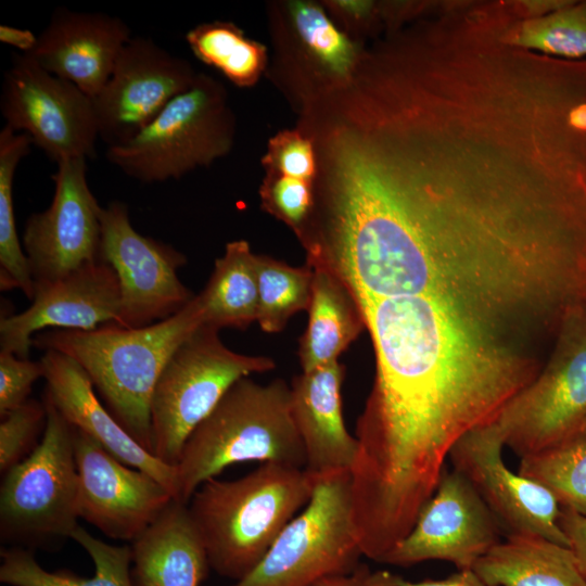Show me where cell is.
Here are the masks:
<instances>
[{
  "instance_id": "obj_37",
  "label": "cell",
  "mask_w": 586,
  "mask_h": 586,
  "mask_svg": "<svg viewBox=\"0 0 586 586\" xmlns=\"http://www.w3.org/2000/svg\"><path fill=\"white\" fill-rule=\"evenodd\" d=\"M559 525L568 537L569 547L586 583V514L561 508Z\"/></svg>"
},
{
  "instance_id": "obj_30",
  "label": "cell",
  "mask_w": 586,
  "mask_h": 586,
  "mask_svg": "<svg viewBox=\"0 0 586 586\" xmlns=\"http://www.w3.org/2000/svg\"><path fill=\"white\" fill-rule=\"evenodd\" d=\"M518 472L547 487L561 508L586 514V437L522 457Z\"/></svg>"
},
{
  "instance_id": "obj_20",
  "label": "cell",
  "mask_w": 586,
  "mask_h": 586,
  "mask_svg": "<svg viewBox=\"0 0 586 586\" xmlns=\"http://www.w3.org/2000/svg\"><path fill=\"white\" fill-rule=\"evenodd\" d=\"M345 367L339 360L302 371L291 388V411L302 440L305 470L314 476L352 470L358 443L345 426L341 387Z\"/></svg>"
},
{
  "instance_id": "obj_14",
  "label": "cell",
  "mask_w": 586,
  "mask_h": 586,
  "mask_svg": "<svg viewBox=\"0 0 586 586\" xmlns=\"http://www.w3.org/2000/svg\"><path fill=\"white\" fill-rule=\"evenodd\" d=\"M52 180L50 206L28 217L22 238L35 286L99 259L102 206L87 181V160L56 163Z\"/></svg>"
},
{
  "instance_id": "obj_38",
  "label": "cell",
  "mask_w": 586,
  "mask_h": 586,
  "mask_svg": "<svg viewBox=\"0 0 586 586\" xmlns=\"http://www.w3.org/2000/svg\"><path fill=\"white\" fill-rule=\"evenodd\" d=\"M0 41L21 50V53L27 54L36 47L38 37L29 29L1 24Z\"/></svg>"
},
{
  "instance_id": "obj_21",
  "label": "cell",
  "mask_w": 586,
  "mask_h": 586,
  "mask_svg": "<svg viewBox=\"0 0 586 586\" xmlns=\"http://www.w3.org/2000/svg\"><path fill=\"white\" fill-rule=\"evenodd\" d=\"M130 547L132 586H201L212 570L188 504L175 498Z\"/></svg>"
},
{
  "instance_id": "obj_23",
  "label": "cell",
  "mask_w": 586,
  "mask_h": 586,
  "mask_svg": "<svg viewBox=\"0 0 586 586\" xmlns=\"http://www.w3.org/2000/svg\"><path fill=\"white\" fill-rule=\"evenodd\" d=\"M313 267L308 323L300 339L302 371L336 361L365 328L358 306L342 282L322 264Z\"/></svg>"
},
{
  "instance_id": "obj_19",
  "label": "cell",
  "mask_w": 586,
  "mask_h": 586,
  "mask_svg": "<svg viewBox=\"0 0 586 586\" xmlns=\"http://www.w3.org/2000/svg\"><path fill=\"white\" fill-rule=\"evenodd\" d=\"M43 395L64 419L122 462L146 472L176 497V469L140 445L104 407L86 372L69 357L44 351Z\"/></svg>"
},
{
  "instance_id": "obj_5",
  "label": "cell",
  "mask_w": 586,
  "mask_h": 586,
  "mask_svg": "<svg viewBox=\"0 0 586 586\" xmlns=\"http://www.w3.org/2000/svg\"><path fill=\"white\" fill-rule=\"evenodd\" d=\"M43 437L35 451L2 475L0 537L5 547H56L78 525V475L73 426L48 397Z\"/></svg>"
},
{
  "instance_id": "obj_32",
  "label": "cell",
  "mask_w": 586,
  "mask_h": 586,
  "mask_svg": "<svg viewBox=\"0 0 586 586\" xmlns=\"http://www.w3.org/2000/svg\"><path fill=\"white\" fill-rule=\"evenodd\" d=\"M47 424V409L42 402L28 399L8 412L0 423V472L24 461L38 447Z\"/></svg>"
},
{
  "instance_id": "obj_35",
  "label": "cell",
  "mask_w": 586,
  "mask_h": 586,
  "mask_svg": "<svg viewBox=\"0 0 586 586\" xmlns=\"http://www.w3.org/2000/svg\"><path fill=\"white\" fill-rule=\"evenodd\" d=\"M322 5L335 25L358 41L380 33L384 24L381 5L373 1L328 0Z\"/></svg>"
},
{
  "instance_id": "obj_18",
  "label": "cell",
  "mask_w": 586,
  "mask_h": 586,
  "mask_svg": "<svg viewBox=\"0 0 586 586\" xmlns=\"http://www.w3.org/2000/svg\"><path fill=\"white\" fill-rule=\"evenodd\" d=\"M130 38L129 26L117 16L58 8L27 55L93 99Z\"/></svg>"
},
{
  "instance_id": "obj_39",
  "label": "cell",
  "mask_w": 586,
  "mask_h": 586,
  "mask_svg": "<svg viewBox=\"0 0 586 586\" xmlns=\"http://www.w3.org/2000/svg\"><path fill=\"white\" fill-rule=\"evenodd\" d=\"M366 568L359 564L352 573L326 577L311 586H372L366 579Z\"/></svg>"
},
{
  "instance_id": "obj_2",
  "label": "cell",
  "mask_w": 586,
  "mask_h": 586,
  "mask_svg": "<svg viewBox=\"0 0 586 586\" xmlns=\"http://www.w3.org/2000/svg\"><path fill=\"white\" fill-rule=\"evenodd\" d=\"M315 480L305 469L264 462L235 480L204 482L188 506L211 569L234 582L252 572L308 504Z\"/></svg>"
},
{
  "instance_id": "obj_17",
  "label": "cell",
  "mask_w": 586,
  "mask_h": 586,
  "mask_svg": "<svg viewBox=\"0 0 586 586\" xmlns=\"http://www.w3.org/2000/svg\"><path fill=\"white\" fill-rule=\"evenodd\" d=\"M31 301L26 310L0 320L1 351L20 358H28L33 337L41 331H87L119 322V281L113 267L101 259L36 285Z\"/></svg>"
},
{
  "instance_id": "obj_11",
  "label": "cell",
  "mask_w": 586,
  "mask_h": 586,
  "mask_svg": "<svg viewBox=\"0 0 586 586\" xmlns=\"http://www.w3.org/2000/svg\"><path fill=\"white\" fill-rule=\"evenodd\" d=\"M99 259L115 270L120 288L118 326L142 328L180 311L195 296L178 278L186 256L169 244L140 234L126 204L114 201L100 213Z\"/></svg>"
},
{
  "instance_id": "obj_7",
  "label": "cell",
  "mask_w": 586,
  "mask_h": 586,
  "mask_svg": "<svg viewBox=\"0 0 586 586\" xmlns=\"http://www.w3.org/2000/svg\"><path fill=\"white\" fill-rule=\"evenodd\" d=\"M364 556L349 470L316 476L311 497L262 561L231 586H311L354 572Z\"/></svg>"
},
{
  "instance_id": "obj_4",
  "label": "cell",
  "mask_w": 586,
  "mask_h": 586,
  "mask_svg": "<svg viewBox=\"0 0 586 586\" xmlns=\"http://www.w3.org/2000/svg\"><path fill=\"white\" fill-rule=\"evenodd\" d=\"M235 118L225 86L199 73L194 84L129 141L105 151L109 163L144 183L180 179L227 155Z\"/></svg>"
},
{
  "instance_id": "obj_6",
  "label": "cell",
  "mask_w": 586,
  "mask_h": 586,
  "mask_svg": "<svg viewBox=\"0 0 586 586\" xmlns=\"http://www.w3.org/2000/svg\"><path fill=\"white\" fill-rule=\"evenodd\" d=\"M214 328L202 326L171 355L151 404L152 454L175 467L193 430L240 379L270 371L273 359L228 348Z\"/></svg>"
},
{
  "instance_id": "obj_36",
  "label": "cell",
  "mask_w": 586,
  "mask_h": 586,
  "mask_svg": "<svg viewBox=\"0 0 586 586\" xmlns=\"http://www.w3.org/2000/svg\"><path fill=\"white\" fill-rule=\"evenodd\" d=\"M365 576L372 586H487L472 569L457 570L456 573L441 579L410 581L390 571L371 572L366 568Z\"/></svg>"
},
{
  "instance_id": "obj_10",
  "label": "cell",
  "mask_w": 586,
  "mask_h": 586,
  "mask_svg": "<svg viewBox=\"0 0 586 586\" xmlns=\"http://www.w3.org/2000/svg\"><path fill=\"white\" fill-rule=\"evenodd\" d=\"M0 111L4 125L28 135L55 163L95 155L99 129L92 98L27 54H12L3 74Z\"/></svg>"
},
{
  "instance_id": "obj_1",
  "label": "cell",
  "mask_w": 586,
  "mask_h": 586,
  "mask_svg": "<svg viewBox=\"0 0 586 586\" xmlns=\"http://www.w3.org/2000/svg\"><path fill=\"white\" fill-rule=\"evenodd\" d=\"M203 324V308L195 295L177 314L146 327L110 323L87 331L49 329L34 335L33 346L76 361L112 416L152 453L154 387L171 355Z\"/></svg>"
},
{
  "instance_id": "obj_9",
  "label": "cell",
  "mask_w": 586,
  "mask_h": 586,
  "mask_svg": "<svg viewBox=\"0 0 586 586\" xmlns=\"http://www.w3.org/2000/svg\"><path fill=\"white\" fill-rule=\"evenodd\" d=\"M269 16L271 76L298 107L353 81L367 48L337 27L322 3L276 2Z\"/></svg>"
},
{
  "instance_id": "obj_3",
  "label": "cell",
  "mask_w": 586,
  "mask_h": 586,
  "mask_svg": "<svg viewBox=\"0 0 586 586\" xmlns=\"http://www.w3.org/2000/svg\"><path fill=\"white\" fill-rule=\"evenodd\" d=\"M245 461L304 469L305 450L282 379L259 384L240 379L193 430L175 466V499L189 504L195 491L227 467Z\"/></svg>"
},
{
  "instance_id": "obj_28",
  "label": "cell",
  "mask_w": 586,
  "mask_h": 586,
  "mask_svg": "<svg viewBox=\"0 0 586 586\" xmlns=\"http://www.w3.org/2000/svg\"><path fill=\"white\" fill-rule=\"evenodd\" d=\"M514 3L506 30L510 44L565 60L586 59V0L566 1L536 16L526 15L522 1Z\"/></svg>"
},
{
  "instance_id": "obj_29",
  "label": "cell",
  "mask_w": 586,
  "mask_h": 586,
  "mask_svg": "<svg viewBox=\"0 0 586 586\" xmlns=\"http://www.w3.org/2000/svg\"><path fill=\"white\" fill-rule=\"evenodd\" d=\"M258 283L257 322L263 331L276 333L289 319L307 310L311 298L313 267H293L268 255H256Z\"/></svg>"
},
{
  "instance_id": "obj_31",
  "label": "cell",
  "mask_w": 586,
  "mask_h": 586,
  "mask_svg": "<svg viewBox=\"0 0 586 586\" xmlns=\"http://www.w3.org/2000/svg\"><path fill=\"white\" fill-rule=\"evenodd\" d=\"M314 181L265 173L259 188L262 208L288 225L301 241L314 206Z\"/></svg>"
},
{
  "instance_id": "obj_22",
  "label": "cell",
  "mask_w": 586,
  "mask_h": 586,
  "mask_svg": "<svg viewBox=\"0 0 586 586\" xmlns=\"http://www.w3.org/2000/svg\"><path fill=\"white\" fill-rule=\"evenodd\" d=\"M487 586H586L569 546L511 533L472 566Z\"/></svg>"
},
{
  "instance_id": "obj_12",
  "label": "cell",
  "mask_w": 586,
  "mask_h": 586,
  "mask_svg": "<svg viewBox=\"0 0 586 586\" xmlns=\"http://www.w3.org/2000/svg\"><path fill=\"white\" fill-rule=\"evenodd\" d=\"M502 532L469 480L446 467L412 528L380 562L410 566L443 560L457 570H468L500 542Z\"/></svg>"
},
{
  "instance_id": "obj_16",
  "label": "cell",
  "mask_w": 586,
  "mask_h": 586,
  "mask_svg": "<svg viewBox=\"0 0 586 586\" xmlns=\"http://www.w3.org/2000/svg\"><path fill=\"white\" fill-rule=\"evenodd\" d=\"M73 432L79 518L112 539L133 542L170 502L171 493L74 426Z\"/></svg>"
},
{
  "instance_id": "obj_24",
  "label": "cell",
  "mask_w": 586,
  "mask_h": 586,
  "mask_svg": "<svg viewBox=\"0 0 586 586\" xmlns=\"http://www.w3.org/2000/svg\"><path fill=\"white\" fill-rule=\"evenodd\" d=\"M71 538L93 561L92 577L80 576L67 569L48 571L37 562L34 550L2 547L0 582L8 586H132L130 546L110 545L92 536L79 524Z\"/></svg>"
},
{
  "instance_id": "obj_8",
  "label": "cell",
  "mask_w": 586,
  "mask_h": 586,
  "mask_svg": "<svg viewBox=\"0 0 586 586\" xmlns=\"http://www.w3.org/2000/svg\"><path fill=\"white\" fill-rule=\"evenodd\" d=\"M586 419V313L563 323L537 377L495 420L505 445L521 458L574 438Z\"/></svg>"
},
{
  "instance_id": "obj_13",
  "label": "cell",
  "mask_w": 586,
  "mask_h": 586,
  "mask_svg": "<svg viewBox=\"0 0 586 586\" xmlns=\"http://www.w3.org/2000/svg\"><path fill=\"white\" fill-rule=\"evenodd\" d=\"M198 74L187 60L152 39L131 37L92 99L99 138L107 148L129 141L187 91Z\"/></svg>"
},
{
  "instance_id": "obj_40",
  "label": "cell",
  "mask_w": 586,
  "mask_h": 586,
  "mask_svg": "<svg viewBox=\"0 0 586 586\" xmlns=\"http://www.w3.org/2000/svg\"><path fill=\"white\" fill-rule=\"evenodd\" d=\"M575 437H586V419L582 423Z\"/></svg>"
},
{
  "instance_id": "obj_25",
  "label": "cell",
  "mask_w": 586,
  "mask_h": 586,
  "mask_svg": "<svg viewBox=\"0 0 586 586\" xmlns=\"http://www.w3.org/2000/svg\"><path fill=\"white\" fill-rule=\"evenodd\" d=\"M204 326L246 329L257 321L258 283L255 254L245 240L228 242L215 260L214 270L198 294Z\"/></svg>"
},
{
  "instance_id": "obj_34",
  "label": "cell",
  "mask_w": 586,
  "mask_h": 586,
  "mask_svg": "<svg viewBox=\"0 0 586 586\" xmlns=\"http://www.w3.org/2000/svg\"><path fill=\"white\" fill-rule=\"evenodd\" d=\"M44 378L41 360L20 358L0 351V416L21 407L29 398L34 383Z\"/></svg>"
},
{
  "instance_id": "obj_26",
  "label": "cell",
  "mask_w": 586,
  "mask_h": 586,
  "mask_svg": "<svg viewBox=\"0 0 586 586\" xmlns=\"http://www.w3.org/2000/svg\"><path fill=\"white\" fill-rule=\"evenodd\" d=\"M33 140L24 132L4 125L0 131V288L20 289L29 298L35 294V282L18 238L13 183L18 163L30 152Z\"/></svg>"
},
{
  "instance_id": "obj_27",
  "label": "cell",
  "mask_w": 586,
  "mask_h": 586,
  "mask_svg": "<svg viewBox=\"0 0 586 586\" xmlns=\"http://www.w3.org/2000/svg\"><path fill=\"white\" fill-rule=\"evenodd\" d=\"M186 41L196 59L215 67L237 87H252L266 73L267 48L247 38L232 22L199 24L186 34Z\"/></svg>"
},
{
  "instance_id": "obj_33",
  "label": "cell",
  "mask_w": 586,
  "mask_h": 586,
  "mask_svg": "<svg viewBox=\"0 0 586 586\" xmlns=\"http://www.w3.org/2000/svg\"><path fill=\"white\" fill-rule=\"evenodd\" d=\"M265 173L314 181L317 176L315 146L297 127L284 129L268 141L262 158Z\"/></svg>"
},
{
  "instance_id": "obj_15",
  "label": "cell",
  "mask_w": 586,
  "mask_h": 586,
  "mask_svg": "<svg viewBox=\"0 0 586 586\" xmlns=\"http://www.w3.org/2000/svg\"><path fill=\"white\" fill-rule=\"evenodd\" d=\"M505 440L496 421L472 430L453 448V468L463 474L504 532L535 534L569 546L559 525L561 507L544 485L512 472L502 459Z\"/></svg>"
}]
</instances>
